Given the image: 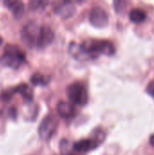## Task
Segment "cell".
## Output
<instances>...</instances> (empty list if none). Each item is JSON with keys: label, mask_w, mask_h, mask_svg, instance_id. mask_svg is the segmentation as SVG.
<instances>
[{"label": "cell", "mask_w": 154, "mask_h": 155, "mask_svg": "<svg viewBox=\"0 0 154 155\" xmlns=\"http://www.w3.org/2000/svg\"><path fill=\"white\" fill-rule=\"evenodd\" d=\"M4 4L13 12V14L16 17H19L24 12L25 5L21 1H5Z\"/></svg>", "instance_id": "obj_12"}, {"label": "cell", "mask_w": 154, "mask_h": 155, "mask_svg": "<svg viewBox=\"0 0 154 155\" xmlns=\"http://www.w3.org/2000/svg\"><path fill=\"white\" fill-rule=\"evenodd\" d=\"M146 91H147L152 96H153L154 97V80L153 81H152V82H150V83L148 84L147 88H146Z\"/></svg>", "instance_id": "obj_20"}, {"label": "cell", "mask_w": 154, "mask_h": 155, "mask_svg": "<svg viewBox=\"0 0 154 155\" xmlns=\"http://www.w3.org/2000/svg\"><path fill=\"white\" fill-rule=\"evenodd\" d=\"M54 32L53 30L46 25H42V29H41V35H40V39L38 42V47L43 48L47 46L48 45H50L52 43V41L54 40Z\"/></svg>", "instance_id": "obj_9"}, {"label": "cell", "mask_w": 154, "mask_h": 155, "mask_svg": "<svg viewBox=\"0 0 154 155\" xmlns=\"http://www.w3.org/2000/svg\"><path fill=\"white\" fill-rule=\"evenodd\" d=\"M80 45L87 58H95L100 54L113 55L115 52L113 43L106 40L88 39L84 41Z\"/></svg>", "instance_id": "obj_1"}, {"label": "cell", "mask_w": 154, "mask_h": 155, "mask_svg": "<svg viewBox=\"0 0 154 155\" xmlns=\"http://www.w3.org/2000/svg\"><path fill=\"white\" fill-rule=\"evenodd\" d=\"M129 17L132 22H133L135 24H140L146 19L147 15H146L145 11L141 8H133L130 11Z\"/></svg>", "instance_id": "obj_13"}, {"label": "cell", "mask_w": 154, "mask_h": 155, "mask_svg": "<svg viewBox=\"0 0 154 155\" xmlns=\"http://www.w3.org/2000/svg\"><path fill=\"white\" fill-rule=\"evenodd\" d=\"M15 93H18L21 94L23 99L26 102H31L34 98L33 89L26 84H21L14 87Z\"/></svg>", "instance_id": "obj_11"}, {"label": "cell", "mask_w": 154, "mask_h": 155, "mask_svg": "<svg viewBox=\"0 0 154 155\" xmlns=\"http://www.w3.org/2000/svg\"><path fill=\"white\" fill-rule=\"evenodd\" d=\"M150 143L152 144V147H154V134H152V135L150 137Z\"/></svg>", "instance_id": "obj_21"}, {"label": "cell", "mask_w": 154, "mask_h": 155, "mask_svg": "<svg viewBox=\"0 0 154 155\" xmlns=\"http://www.w3.org/2000/svg\"><path fill=\"white\" fill-rule=\"evenodd\" d=\"M30 81L34 85H46L49 83L50 78L43 75L40 73H35L31 76Z\"/></svg>", "instance_id": "obj_14"}, {"label": "cell", "mask_w": 154, "mask_h": 155, "mask_svg": "<svg viewBox=\"0 0 154 155\" xmlns=\"http://www.w3.org/2000/svg\"><path fill=\"white\" fill-rule=\"evenodd\" d=\"M0 114L3 117H5V118L15 119L16 118V115H17L16 108H15L13 106H5V107H3L1 109Z\"/></svg>", "instance_id": "obj_15"}, {"label": "cell", "mask_w": 154, "mask_h": 155, "mask_svg": "<svg viewBox=\"0 0 154 155\" xmlns=\"http://www.w3.org/2000/svg\"><path fill=\"white\" fill-rule=\"evenodd\" d=\"M2 43H3V38H2V37L0 36V45H2Z\"/></svg>", "instance_id": "obj_22"}, {"label": "cell", "mask_w": 154, "mask_h": 155, "mask_svg": "<svg viewBox=\"0 0 154 155\" xmlns=\"http://www.w3.org/2000/svg\"><path fill=\"white\" fill-rule=\"evenodd\" d=\"M14 94H15L14 88H12V89H6V90L3 91L0 94V99L3 100V101H9L12 98V96L14 95Z\"/></svg>", "instance_id": "obj_17"}, {"label": "cell", "mask_w": 154, "mask_h": 155, "mask_svg": "<svg viewBox=\"0 0 154 155\" xmlns=\"http://www.w3.org/2000/svg\"><path fill=\"white\" fill-rule=\"evenodd\" d=\"M97 146H98V143L95 141H93L92 138L84 139V140H80V141L76 142L73 145V150L76 153H88V152L95 149Z\"/></svg>", "instance_id": "obj_8"}, {"label": "cell", "mask_w": 154, "mask_h": 155, "mask_svg": "<svg viewBox=\"0 0 154 155\" xmlns=\"http://www.w3.org/2000/svg\"><path fill=\"white\" fill-rule=\"evenodd\" d=\"M25 60L23 51L16 45H8L5 48V52L0 56V64L11 68L19 67Z\"/></svg>", "instance_id": "obj_2"}, {"label": "cell", "mask_w": 154, "mask_h": 155, "mask_svg": "<svg viewBox=\"0 0 154 155\" xmlns=\"http://www.w3.org/2000/svg\"><path fill=\"white\" fill-rule=\"evenodd\" d=\"M127 3L125 1H114V8L117 12H122L125 8V5Z\"/></svg>", "instance_id": "obj_19"}, {"label": "cell", "mask_w": 154, "mask_h": 155, "mask_svg": "<svg viewBox=\"0 0 154 155\" xmlns=\"http://www.w3.org/2000/svg\"><path fill=\"white\" fill-rule=\"evenodd\" d=\"M42 25L35 22H28L21 30L22 41L28 46H37L40 39Z\"/></svg>", "instance_id": "obj_3"}, {"label": "cell", "mask_w": 154, "mask_h": 155, "mask_svg": "<svg viewBox=\"0 0 154 155\" xmlns=\"http://www.w3.org/2000/svg\"><path fill=\"white\" fill-rule=\"evenodd\" d=\"M57 126L58 120L55 116L49 114L46 117H44L38 127V134L40 138L44 141L50 140L54 136L57 129Z\"/></svg>", "instance_id": "obj_5"}, {"label": "cell", "mask_w": 154, "mask_h": 155, "mask_svg": "<svg viewBox=\"0 0 154 155\" xmlns=\"http://www.w3.org/2000/svg\"><path fill=\"white\" fill-rule=\"evenodd\" d=\"M66 94L69 100L78 105H85L88 102V93L85 86L80 82L71 84L67 89Z\"/></svg>", "instance_id": "obj_4"}, {"label": "cell", "mask_w": 154, "mask_h": 155, "mask_svg": "<svg viewBox=\"0 0 154 155\" xmlns=\"http://www.w3.org/2000/svg\"><path fill=\"white\" fill-rule=\"evenodd\" d=\"M57 113L62 118H70L74 115V107L71 103L61 101L58 103L57 106Z\"/></svg>", "instance_id": "obj_10"}, {"label": "cell", "mask_w": 154, "mask_h": 155, "mask_svg": "<svg viewBox=\"0 0 154 155\" xmlns=\"http://www.w3.org/2000/svg\"><path fill=\"white\" fill-rule=\"evenodd\" d=\"M54 10L59 16L63 18H69L75 13V6L70 1H63L55 3Z\"/></svg>", "instance_id": "obj_7"}, {"label": "cell", "mask_w": 154, "mask_h": 155, "mask_svg": "<svg viewBox=\"0 0 154 155\" xmlns=\"http://www.w3.org/2000/svg\"><path fill=\"white\" fill-rule=\"evenodd\" d=\"M41 5H45V3L43 1H30L29 6L33 10H36L41 7Z\"/></svg>", "instance_id": "obj_18"}, {"label": "cell", "mask_w": 154, "mask_h": 155, "mask_svg": "<svg viewBox=\"0 0 154 155\" xmlns=\"http://www.w3.org/2000/svg\"><path fill=\"white\" fill-rule=\"evenodd\" d=\"M93 141H95L98 145L100 143H102L103 141H104V138H105V134L103 130L101 129H96L93 131V136L91 137Z\"/></svg>", "instance_id": "obj_16"}, {"label": "cell", "mask_w": 154, "mask_h": 155, "mask_svg": "<svg viewBox=\"0 0 154 155\" xmlns=\"http://www.w3.org/2000/svg\"><path fill=\"white\" fill-rule=\"evenodd\" d=\"M89 20L91 24L96 27L102 28L107 25L109 17L107 12L101 6H93L89 14Z\"/></svg>", "instance_id": "obj_6"}]
</instances>
